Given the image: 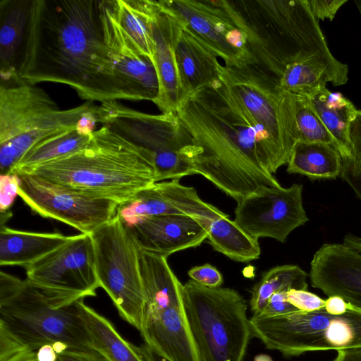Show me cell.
Wrapping results in <instances>:
<instances>
[{"instance_id":"obj_1","label":"cell","mask_w":361,"mask_h":361,"mask_svg":"<svg viewBox=\"0 0 361 361\" xmlns=\"http://www.w3.org/2000/svg\"><path fill=\"white\" fill-rule=\"evenodd\" d=\"M176 115L196 147L193 174L236 202L261 186H281L273 173L287 159L219 75L182 99Z\"/></svg>"},{"instance_id":"obj_2","label":"cell","mask_w":361,"mask_h":361,"mask_svg":"<svg viewBox=\"0 0 361 361\" xmlns=\"http://www.w3.org/2000/svg\"><path fill=\"white\" fill-rule=\"evenodd\" d=\"M100 0H32L22 82L61 83L101 103L126 99L103 36Z\"/></svg>"},{"instance_id":"obj_3","label":"cell","mask_w":361,"mask_h":361,"mask_svg":"<svg viewBox=\"0 0 361 361\" xmlns=\"http://www.w3.org/2000/svg\"><path fill=\"white\" fill-rule=\"evenodd\" d=\"M85 296L38 286L0 272V361L44 345L93 350L82 317Z\"/></svg>"},{"instance_id":"obj_4","label":"cell","mask_w":361,"mask_h":361,"mask_svg":"<svg viewBox=\"0 0 361 361\" xmlns=\"http://www.w3.org/2000/svg\"><path fill=\"white\" fill-rule=\"evenodd\" d=\"M107 198L119 204L157 183L154 155L102 126L78 150L16 171Z\"/></svg>"},{"instance_id":"obj_5","label":"cell","mask_w":361,"mask_h":361,"mask_svg":"<svg viewBox=\"0 0 361 361\" xmlns=\"http://www.w3.org/2000/svg\"><path fill=\"white\" fill-rule=\"evenodd\" d=\"M230 11L257 63L277 78L290 63L331 53L308 0L230 1Z\"/></svg>"},{"instance_id":"obj_6","label":"cell","mask_w":361,"mask_h":361,"mask_svg":"<svg viewBox=\"0 0 361 361\" xmlns=\"http://www.w3.org/2000/svg\"><path fill=\"white\" fill-rule=\"evenodd\" d=\"M98 107L87 101L60 109L42 89L25 82L0 84V171L9 174L38 142L76 128L81 116Z\"/></svg>"},{"instance_id":"obj_7","label":"cell","mask_w":361,"mask_h":361,"mask_svg":"<svg viewBox=\"0 0 361 361\" xmlns=\"http://www.w3.org/2000/svg\"><path fill=\"white\" fill-rule=\"evenodd\" d=\"M182 295L199 361H243L252 337L243 297L192 279L183 285Z\"/></svg>"},{"instance_id":"obj_8","label":"cell","mask_w":361,"mask_h":361,"mask_svg":"<svg viewBox=\"0 0 361 361\" xmlns=\"http://www.w3.org/2000/svg\"><path fill=\"white\" fill-rule=\"evenodd\" d=\"M250 324L252 337L284 356L361 346V310L353 305L341 315L331 314L324 308L274 317L253 314Z\"/></svg>"},{"instance_id":"obj_9","label":"cell","mask_w":361,"mask_h":361,"mask_svg":"<svg viewBox=\"0 0 361 361\" xmlns=\"http://www.w3.org/2000/svg\"><path fill=\"white\" fill-rule=\"evenodd\" d=\"M97 116L98 123L154 154L157 183L193 175L196 147L176 114H146L113 101L102 103Z\"/></svg>"},{"instance_id":"obj_10","label":"cell","mask_w":361,"mask_h":361,"mask_svg":"<svg viewBox=\"0 0 361 361\" xmlns=\"http://www.w3.org/2000/svg\"><path fill=\"white\" fill-rule=\"evenodd\" d=\"M100 288L121 317L140 331L146 305L139 246L119 214L91 234Z\"/></svg>"},{"instance_id":"obj_11","label":"cell","mask_w":361,"mask_h":361,"mask_svg":"<svg viewBox=\"0 0 361 361\" xmlns=\"http://www.w3.org/2000/svg\"><path fill=\"white\" fill-rule=\"evenodd\" d=\"M146 305L140 334L145 343L169 361H199L187 321L183 284L164 271L142 276Z\"/></svg>"},{"instance_id":"obj_12","label":"cell","mask_w":361,"mask_h":361,"mask_svg":"<svg viewBox=\"0 0 361 361\" xmlns=\"http://www.w3.org/2000/svg\"><path fill=\"white\" fill-rule=\"evenodd\" d=\"M218 68L219 75L231 87L288 162L297 142L293 95L281 87L279 78L257 63L231 66L219 62Z\"/></svg>"},{"instance_id":"obj_13","label":"cell","mask_w":361,"mask_h":361,"mask_svg":"<svg viewBox=\"0 0 361 361\" xmlns=\"http://www.w3.org/2000/svg\"><path fill=\"white\" fill-rule=\"evenodd\" d=\"M18 196L35 213L91 234L111 221L119 204L114 200L54 183L23 173Z\"/></svg>"},{"instance_id":"obj_14","label":"cell","mask_w":361,"mask_h":361,"mask_svg":"<svg viewBox=\"0 0 361 361\" xmlns=\"http://www.w3.org/2000/svg\"><path fill=\"white\" fill-rule=\"evenodd\" d=\"M302 185L288 188L261 186L237 202L235 223L250 236L286 242L288 235L307 221Z\"/></svg>"},{"instance_id":"obj_15","label":"cell","mask_w":361,"mask_h":361,"mask_svg":"<svg viewBox=\"0 0 361 361\" xmlns=\"http://www.w3.org/2000/svg\"><path fill=\"white\" fill-rule=\"evenodd\" d=\"M168 6L226 66L257 63L226 0H166Z\"/></svg>"},{"instance_id":"obj_16","label":"cell","mask_w":361,"mask_h":361,"mask_svg":"<svg viewBox=\"0 0 361 361\" xmlns=\"http://www.w3.org/2000/svg\"><path fill=\"white\" fill-rule=\"evenodd\" d=\"M27 279L48 289L87 297L100 288L90 234L71 235V239L25 269Z\"/></svg>"},{"instance_id":"obj_17","label":"cell","mask_w":361,"mask_h":361,"mask_svg":"<svg viewBox=\"0 0 361 361\" xmlns=\"http://www.w3.org/2000/svg\"><path fill=\"white\" fill-rule=\"evenodd\" d=\"M118 213L128 227L152 216H189L211 222L226 215L203 201L194 188L180 184V180L157 182L140 190L132 199L119 204Z\"/></svg>"},{"instance_id":"obj_18","label":"cell","mask_w":361,"mask_h":361,"mask_svg":"<svg viewBox=\"0 0 361 361\" xmlns=\"http://www.w3.org/2000/svg\"><path fill=\"white\" fill-rule=\"evenodd\" d=\"M153 42L159 94L154 104L161 114H175L180 101L173 40L176 13L166 0H143Z\"/></svg>"},{"instance_id":"obj_19","label":"cell","mask_w":361,"mask_h":361,"mask_svg":"<svg viewBox=\"0 0 361 361\" xmlns=\"http://www.w3.org/2000/svg\"><path fill=\"white\" fill-rule=\"evenodd\" d=\"M310 279L314 288L361 310L360 252L343 243L322 245L311 261Z\"/></svg>"},{"instance_id":"obj_20","label":"cell","mask_w":361,"mask_h":361,"mask_svg":"<svg viewBox=\"0 0 361 361\" xmlns=\"http://www.w3.org/2000/svg\"><path fill=\"white\" fill-rule=\"evenodd\" d=\"M209 224L189 216L160 215L145 217L128 228L140 250L167 258L200 245L207 238Z\"/></svg>"},{"instance_id":"obj_21","label":"cell","mask_w":361,"mask_h":361,"mask_svg":"<svg viewBox=\"0 0 361 361\" xmlns=\"http://www.w3.org/2000/svg\"><path fill=\"white\" fill-rule=\"evenodd\" d=\"M173 49L180 101L219 78L217 56L178 15Z\"/></svg>"},{"instance_id":"obj_22","label":"cell","mask_w":361,"mask_h":361,"mask_svg":"<svg viewBox=\"0 0 361 361\" xmlns=\"http://www.w3.org/2000/svg\"><path fill=\"white\" fill-rule=\"evenodd\" d=\"M348 66L337 60L331 53H319L286 66L279 78L286 92L310 98L326 87L345 85L348 80Z\"/></svg>"},{"instance_id":"obj_23","label":"cell","mask_w":361,"mask_h":361,"mask_svg":"<svg viewBox=\"0 0 361 361\" xmlns=\"http://www.w3.org/2000/svg\"><path fill=\"white\" fill-rule=\"evenodd\" d=\"M32 0L0 1V78L6 85L22 82L19 71Z\"/></svg>"},{"instance_id":"obj_24","label":"cell","mask_w":361,"mask_h":361,"mask_svg":"<svg viewBox=\"0 0 361 361\" xmlns=\"http://www.w3.org/2000/svg\"><path fill=\"white\" fill-rule=\"evenodd\" d=\"M71 235L19 231L1 225L0 264L25 269L65 244Z\"/></svg>"},{"instance_id":"obj_25","label":"cell","mask_w":361,"mask_h":361,"mask_svg":"<svg viewBox=\"0 0 361 361\" xmlns=\"http://www.w3.org/2000/svg\"><path fill=\"white\" fill-rule=\"evenodd\" d=\"M110 54L115 76L126 99L154 103L159 94V82L152 61L140 54L120 55L111 51Z\"/></svg>"},{"instance_id":"obj_26","label":"cell","mask_w":361,"mask_h":361,"mask_svg":"<svg viewBox=\"0 0 361 361\" xmlns=\"http://www.w3.org/2000/svg\"><path fill=\"white\" fill-rule=\"evenodd\" d=\"M343 157L333 145L324 142H297L291 152L286 171L310 180L341 177Z\"/></svg>"},{"instance_id":"obj_27","label":"cell","mask_w":361,"mask_h":361,"mask_svg":"<svg viewBox=\"0 0 361 361\" xmlns=\"http://www.w3.org/2000/svg\"><path fill=\"white\" fill-rule=\"evenodd\" d=\"M319 118L334 139L343 159H351L348 140L350 123L357 111L348 99L326 87L309 98Z\"/></svg>"},{"instance_id":"obj_28","label":"cell","mask_w":361,"mask_h":361,"mask_svg":"<svg viewBox=\"0 0 361 361\" xmlns=\"http://www.w3.org/2000/svg\"><path fill=\"white\" fill-rule=\"evenodd\" d=\"M81 311L94 350L109 361H145L139 347L123 338L108 319L84 301Z\"/></svg>"},{"instance_id":"obj_29","label":"cell","mask_w":361,"mask_h":361,"mask_svg":"<svg viewBox=\"0 0 361 361\" xmlns=\"http://www.w3.org/2000/svg\"><path fill=\"white\" fill-rule=\"evenodd\" d=\"M209 243L216 251L240 262L258 259V240L245 233L226 214L212 220L207 228Z\"/></svg>"},{"instance_id":"obj_30","label":"cell","mask_w":361,"mask_h":361,"mask_svg":"<svg viewBox=\"0 0 361 361\" xmlns=\"http://www.w3.org/2000/svg\"><path fill=\"white\" fill-rule=\"evenodd\" d=\"M307 274L293 264L276 266L264 273L252 290L250 305L253 314L261 313L276 293L290 289L307 290Z\"/></svg>"},{"instance_id":"obj_31","label":"cell","mask_w":361,"mask_h":361,"mask_svg":"<svg viewBox=\"0 0 361 361\" xmlns=\"http://www.w3.org/2000/svg\"><path fill=\"white\" fill-rule=\"evenodd\" d=\"M118 23L138 51L154 61L153 42L143 0H109Z\"/></svg>"},{"instance_id":"obj_32","label":"cell","mask_w":361,"mask_h":361,"mask_svg":"<svg viewBox=\"0 0 361 361\" xmlns=\"http://www.w3.org/2000/svg\"><path fill=\"white\" fill-rule=\"evenodd\" d=\"M91 135H81L75 128L51 136L32 147L11 173L26 170L74 152L89 141Z\"/></svg>"},{"instance_id":"obj_33","label":"cell","mask_w":361,"mask_h":361,"mask_svg":"<svg viewBox=\"0 0 361 361\" xmlns=\"http://www.w3.org/2000/svg\"><path fill=\"white\" fill-rule=\"evenodd\" d=\"M293 95V123L296 142L336 143L307 97Z\"/></svg>"},{"instance_id":"obj_34","label":"cell","mask_w":361,"mask_h":361,"mask_svg":"<svg viewBox=\"0 0 361 361\" xmlns=\"http://www.w3.org/2000/svg\"><path fill=\"white\" fill-rule=\"evenodd\" d=\"M287 300L298 310L312 312L324 308L325 300L307 290L290 289L287 292Z\"/></svg>"},{"instance_id":"obj_35","label":"cell","mask_w":361,"mask_h":361,"mask_svg":"<svg viewBox=\"0 0 361 361\" xmlns=\"http://www.w3.org/2000/svg\"><path fill=\"white\" fill-rule=\"evenodd\" d=\"M20 178L16 173L0 176V211H9L17 196L20 187Z\"/></svg>"},{"instance_id":"obj_36","label":"cell","mask_w":361,"mask_h":361,"mask_svg":"<svg viewBox=\"0 0 361 361\" xmlns=\"http://www.w3.org/2000/svg\"><path fill=\"white\" fill-rule=\"evenodd\" d=\"M188 274L196 283L208 288L220 287L224 282L220 271L209 264L194 267Z\"/></svg>"},{"instance_id":"obj_37","label":"cell","mask_w":361,"mask_h":361,"mask_svg":"<svg viewBox=\"0 0 361 361\" xmlns=\"http://www.w3.org/2000/svg\"><path fill=\"white\" fill-rule=\"evenodd\" d=\"M348 0H308L313 16L318 20L332 21L338 10Z\"/></svg>"},{"instance_id":"obj_38","label":"cell","mask_w":361,"mask_h":361,"mask_svg":"<svg viewBox=\"0 0 361 361\" xmlns=\"http://www.w3.org/2000/svg\"><path fill=\"white\" fill-rule=\"evenodd\" d=\"M287 292L282 291L273 294L262 312L256 315L274 317L299 310L288 301Z\"/></svg>"},{"instance_id":"obj_39","label":"cell","mask_w":361,"mask_h":361,"mask_svg":"<svg viewBox=\"0 0 361 361\" xmlns=\"http://www.w3.org/2000/svg\"><path fill=\"white\" fill-rule=\"evenodd\" d=\"M351 159L354 164H361V110H357L348 128Z\"/></svg>"},{"instance_id":"obj_40","label":"cell","mask_w":361,"mask_h":361,"mask_svg":"<svg viewBox=\"0 0 361 361\" xmlns=\"http://www.w3.org/2000/svg\"><path fill=\"white\" fill-rule=\"evenodd\" d=\"M341 177L351 187L361 200V164H354L350 159H343Z\"/></svg>"},{"instance_id":"obj_41","label":"cell","mask_w":361,"mask_h":361,"mask_svg":"<svg viewBox=\"0 0 361 361\" xmlns=\"http://www.w3.org/2000/svg\"><path fill=\"white\" fill-rule=\"evenodd\" d=\"M57 361H109L97 351L67 349L58 354Z\"/></svg>"},{"instance_id":"obj_42","label":"cell","mask_w":361,"mask_h":361,"mask_svg":"<svg viewBox=\"0 0 361 361\" xmlns=\"http://www.w3.org/2000/svg\"><path fill=\"white\" fill-rule=\"evenodd\" d=\"M98 107L92 111L83 114L76 125V130L81 135H90L94 131L97 120Z\"/></svg>"},{"instance_id":"obj_43","label":"cell","mask_w":361,"mask_h":361,"mask_svg":"<svg viewBox=\"0 0 361 361\" xmlns=\"http://www.w3.org/2000/svg\"><path fill=\"white\" fill-rule=\"evenodd\" d=\"M350 305L343 298L338 295H331L325 300L324 310L331 314L341 315L345 313Z\"/></svg>"},{"instance_id":"obj_44","label":"cell","mask_w":361,"mask_h":361,"mask_svg":"<svg viewBox=\"0 0 361 361\" xmlns=\"http://www.w3.org/2000/svg\"><path fill=\"white\" fill-rule=\"evenodd\" d=\"M331 361H361V346L338 350Z\"/></svg>"},{"instance_id":"obj_45","label":"cell","mask_w":361,"mask_h":361,"mask_svg":"<svg viewBox=\"0 0 361 361\" xmlns=\"http://www.w3.org/2000/svg\"><path fill=\"white\" fill-rule=\"evenodd\" d=\"M58 354L51 344L42 346L37 351V361H57Z\"/></svg>"},{"instance_id":"obj_46","label":"cell","mask_w":361,"mask_h":361,"mask_svg":"<svg viewBox=\"0 0 361 361\" xmlns=\"http://www.w3.org/2000/svg\"><path fill=\"white\" fill-rule=\"evenodd\" d=\"M139 350L145 361H169L146 343L140 346Z\"/></svg>"},{"instance_id":"obj_47","label":"cell","mask_w":361,"mask_h":361,"mask_svg":"<svg viewBox=\"0 0 361 361\" xmlns=\"http://www.w3.org/2000/svg\"><path fill=\"white\" fill-rule=\"evenodd\" d=\"M343 243L361 252V238L352 234H348L344 237Z\"/></svg>"},{"instance_id":"obj_48","label":"cell","mask_w":361,"mask_h":361,"mask_svg":"<svg viewBox=\"0 0 361 361\" xmlns=\"http://www.w3.org/2000/svg\"><path fill=\"white\" fill-rule=\"evenodd\" d=\"M11 361H37V352H30L23 354Z\"/></svg>"},{"instance_id":"obj_49","label":"cell","mask_w":361,"mask_h":361,"mask_svg":"<svg viewBox=\"0 0 361 361\" xmlns=\"http://www.w3.org/2000/svg\"><path fill=\"white\" fill-rule=\"evenodd\" d=\"M354 3L358 9V11L361 16V0H355Z\"/></svg>"}]
</instances>
